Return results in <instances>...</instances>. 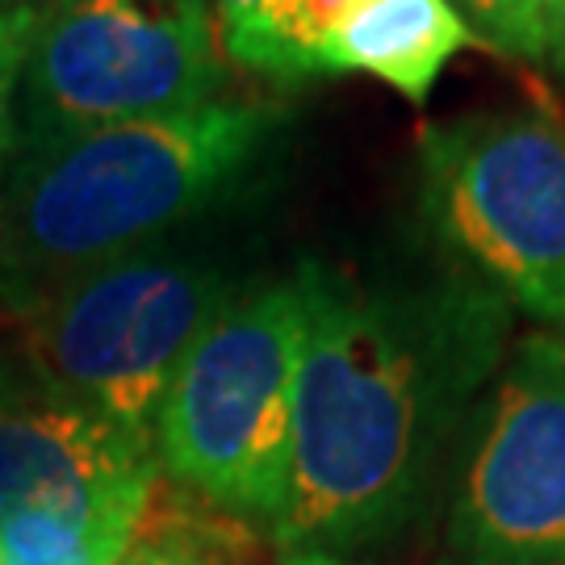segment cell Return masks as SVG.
<instances>
[{"label":"cell","instance_id":"6da1fadb","mask_svg":"<svg viewBox=\"0 0 565 565\" xmlns=\"http://www.w3.org/2000/svg\"><path fill=\"white\" fill-rule=\"evenodd\" d=\"M306 335L277 565H352L424 511L452 431L503 361L511 306L452 264L431 277L294 268Z\"/></svg>","mask_w":565,"mask_h":565},{"label":"cell","instance_id":"7a4b0ae2","mask_svg":"<svg viewBox=\"0 0 565 565\" xmlns=\"http://www.w3.org/2000/svg\"><path fill=\"white\" fill-rule=\"evenodd\" d=\"M281 126V102L218 97L18 147L0 177V306L25 319L63 281L163 243L235 193Z\"/></svg>","mask_w":565,"mask_h":565},{"label":"cell","instance_id":"3957f363","mask_svg":"<svg viewBox=\"0 0 565 565\" xmlns=\"http://www.w3.org/2000/svg\"><path fill=\"white\" fill-rule=\"evenodd\" d=\"M302 335L294 273L239 289L184 352L156 415L163 478L264 532L289 494Z\"/></svg>","mask_w":565,"mask_h":565},{"label":"cell","instance_id":"277c9868","mask_svg":"<svg viewBox=\"0 0 565 565\" xmlns=\"http://www.w3.org/2000/svg\"><path fill=\"white\" fill-rule=\"evenodd\" d=\"M239 298L218 264L151 243L63 281L18 319L13 361L114 424L156 440V415L184 352Z\"/></svg>","mask_w":565,"mask_h":565},{"label":"cell","instance_id":"5b68a950","mask_svg":"<svg viewBox=\"0 0 565 565\" xmlns=\"http://www.w3.org/2000/svg\"><path fill=\"white\" fill-rule=\"evenodd\" d=\"M431 235L507 306L565 331V121L469 114L419 135Z\"/></svg>","mask_w":565,"mask_h":565},{"label":"cell","instance_id":"8992f818","mask_svg":"<svg viewBox=\"0 0 565 565\" xmlns=\"http://www.w3.org/2000/svg\"><path fill=\"white\" fill-rule=\"evenodd\" d=\"M223 63L210 0H42L18 147L218 102Z\"/></svg>","mask_w":565,"mask_h":565},{"label":"cell","instance_id":"52a82bcc","mask_svg":"<svg viewBox=\"0 0 565 565\" xmlns=\"http://www.w3.org/2000/svg\"><path fill=\"white\" fill-rule=\"evenodd\" d=\"M448 565H565V340L511 343L448 515Z\"/></svg>","mask_w":565,"mask_h":565},{"label":"cell","instance_id":"ba28073f","mask_svg":"<svg viewBox=\"0 0 565 565\" xmlns=\"http://www.w3.org/2000/svg\"><path fill=\"white\" fill-rule=\"evenodd\" d=\"M160 478L156 440L0 361V515H51L130 548Z\"/></svg>","mask_w":565,"mask_h":565},{"label":"cell","instance_id":"9c48e42d","mask_svg":"<svg viewBox=\"0 0 565 565\" xmlns=\"http://www.w3.org/2000/svg\"><path fill=\"white\" fill-rule=\"evenodd\" d=\"M482 46L448 0H352L323 51V76L364 72L424 105L452 55Z\"/></svg>","mask_w":565,"mask_h":565},{"label":"cell","instance_id":"30bf717a","mask_svg":"<svg viewBox=\"0 0 565 565\" xmlns=\"http://www.w3.org/2000/svg\"><path fill=\"white\" fill-rule=\"evenodd\" d=\"M268 532L160 478L126 565H260Z\"/></svg>","mask_w":565,"mask_h":565},{"label":"cell","instance_id":"8fae6325","mask_svg":"<svg viewBox=\"0 0 565 565\" xmlns=\"http://www.w3.org/2000/svg\"><path fill=\"white\" fill-rule=\"evenodd\" d=\"M0 565H126V545L51 515H0Z\"/></svg>","mask_w":565,"mask_h":565},{"label":"cell","instance_id":"7c38bea8","mask_svg":"<svg viewBox=\"0 0 565 565\" xmlns=\"http://www.w3.org/2000/svg\"><path fill=\"white\" fill-rule=\"evenodd\" d=\"M486 51L545 67V30L536 0H448Z\"/></svg>","mask_w":565,"mask_h":565},{"label":"cell","instance_id":"4fadbf2b","mask_svg":"<svg viewBox=\"0 0 565 565\" xmlns=\"http://www.w3.org/2000/svg\"><path fill=\"white\" fill-rule=\"evenodd\" d=\"M42 18V0H25L0 9V177L18 147V93L25 76V60L34 46V30Z\"/></svg>","mask_w":565,"mask_h":565},{"label":"cell","instance_id":"5bb4252c","mask_svg":"<svg viewBox=\"0 0 565 565\" xmlns=\"http://www.w3.org/2000/svg\"><path fill=\"white\" fill-rule=\"evenodd\" d=\"M545 30V67L565 76V0H536Z\"/></svg>","mask_w":565,"mask_h":565},{"label":"cell","instance_id":"9a60e30c","mask_svg":"<svg viewBox=\"0 0 565 565\" xmlns=\"http://www.w3.org/2000/svg\"><path fill=\"white\" fill-rule=\"evenodd\" d=\"M260 4H268V0H210V18H214V30H226V25H235V21H243L247 13H256Z\"/></svg>","mask_w":565,"mask_h":565},{"label":"cell","instance_id":"2e32d148","mask_svg":"<svg viewBox=\"0 0 565 565\" xmlns=\"http://www.w3.org/2000/svg\"><path fill=\"white\" fill-rule=\"evenodd\" d=\"M13 4H25V0H0V9H13Z\"/></svg>","mask_w":565,"mask_h":565}]
</instances>
